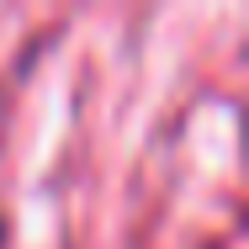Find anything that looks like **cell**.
Instances as JSON below:
<instances>
[{
	"instance_id": "cell-1",
	"label": "cell",
	"mask_w": 249,
	"mask_h": 249,
	"mask_svg": "<svg viewBox=\"0 0 249 249\" xmlns=\"http://www.w3.org/2000/svg\"><path fill=\"white\" fill-rule=\"evenodd\" d=\"M0 244H5V217H0Z\"/></svg>"
}]
</instances>
